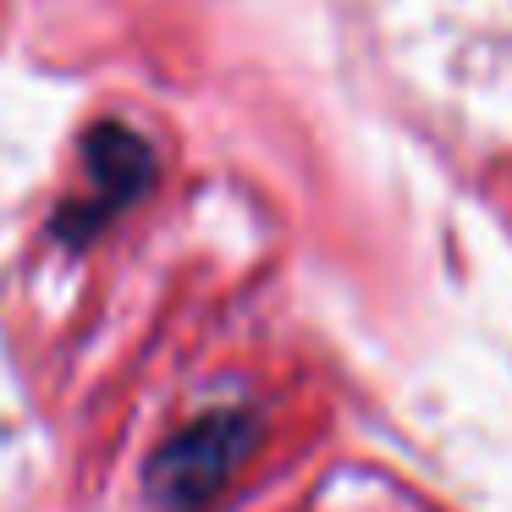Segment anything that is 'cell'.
<instances>
[{
    "label": "cell",
    "instance_id": "1",
    "mask_svg": "<svg viewBox=\"0 0 512 512\" xmlns=\"http://www.w3.org/2000/svg\"><path fill=\"white\" fill-rule=\"evenodd\" d=\"M254 446L259 419L243 408H215L182 424L149 463V501L160 512H204L237 479V468L254 457Z\"/></svg>",
    "mask_w": 512,
    "mask_h": 512
},
{
    "label": "cell",
    "instance_id": "2",
    "mask_svg": "<svg viewBox=\"0 0 512 512\" xmlns=\"http://www.w3.org/2000/svg\"><path fill=\"white\" fill-rule=\"evenodd\" d=\"M83 171H89V204H78L56 221L67 232V243H83L94 226H105L116 210H127L155 182V155L133 127L100 122L83 133Z\"/></svg>",
    "mask_w": 512,
    "mask_h": 512
}]
</instances>
